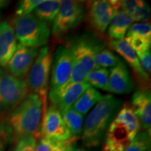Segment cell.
<instances>
[{
    "label": "cell",
    "instance_id": "20",
    "mask_svg": "<svg viewBox=\"0 0 151 151\" xmlns=\"http://www.w3.org/2000/svg\"><path fill=\"white\" fill-rule=\"evenodd\" d=\"M61 1L48 0L44 1L33 11L32 14L41 21L48 25L53 22L59 12Z\"/></svg>",
    "mask_w": 151,
    "mask_h": 151
},
{
    "label": "cell",
    "instance_id": "33",
    "mask_svg": "<svg viewBox=\"0 0 151 151\" xmlns=\"http://www.w3.org/2000/svg\"><path fill=\"white\" fill-rule=\"evenodd\" d=\"M36 141L35 151H52L54 141L45 139L39 138Z\"/></svg>",
    "mask_w": 151,
    "mask_h": 151
},
{
    "label": "cell",
    "instance_id": "29",
    "mask_svg": "<svg viewBox=\"0 0 151 151\" xmlns=\"http://www.w3.org/2000/svg\"><path fill=\"white\" fill-rule=\"evenodd\" d=\"M131 18L133 22H147L150 17V7L149 4L145 1L136 9L132 14Z\"/></svg>",
    "mask_w": 151,
    "mask_h": 151
},
{
    "label": "cell",
    "instance_id": "36",
    "mask_svg": "<svg viewBox=\"0 0 151 151\" xmlns=\"http://www.w3.org/2000/svg\"><path fill=\"white\" fill-rule=\"evenodd\" d=\"M10 4V1L7 0H0V9H4Z\"/></svg>",
    "mask_w": 151,
    "mask_h": 151
},
{
    "label": "cell",
    "instance_id": "26",
    "mask_svg": "<svg viewBox=\"0 0 151 151\" xmlns=\"http://www.w3.org/2000/svg\"><path fill=\"white\" fill-rule=\"evenodd\" d=\"M124 40L137 55L150 50L151 40H148L146 38L132 36L126 37Z\"/></svg>",
    "mask_w": 151,
    "mask_h": 151
},
{
    "label": "cell",
    "instance_id": "27",
    "mask_svg": "<svg viewBox=\"0 0 151 151\" xmlns=\"http://www.w3.org/2000/svg\"><path fill=\"white\" fill-rule=\"evenodd\" d=\"M137 36L151 40V26L149 22H137L131 25L126 37Z\"/></svg>",
    "mask_w": 151,
    "mask_h": 151
},
{
    "label": "cell",
    "instance_id": "28",
    "mask_svg": "<svg viewBox=\"0 0 151 151\" xmlns=\"http://www.w3.org/2000/svg\"><path fill=\"white\" fill-rule=\"evenodd\" d=\"M45 0H22L16 5V16H23L32 14L33 11Z\"/></svg>",
    "mask_w": 151,
    "mask_h": 151
},
{
    "label": "cell",
    "instance_id": "13",
    "mask_svg": "<svg viewBox=\"0 0 151 151\" xmlns=\"http://www.w3.org/2000/svg\"><path fill=\"white\" fill-rule=\"evenodd\" d=\"M90 87L85 81L69 84L58 91L48 92V97L51 104L62 112L72 107L79 97Z\"/></svg>",
    "mask_w": 151,
    "mask_h": 151
},
{
    "label": "cell",
    "instance_id": "4",
    "mask_svg": "<svg viewBox=\"0 0 151 151\" xmlns=\"http://www.w3.org/2000/svg\"><path fill=\"white\" fill-rule=\"evenodd\" d=\"M69 46L73 54V68L70 78L65 86L83 82L89 71L100 68L94 63V57L106 48L104 41L99 37L90 34L76 37Z\"/></svg>",
    "mask_w": 151,
    "mask_h": 151
},
{
    "label": "cell",
    "instance_id": "22",
    "mask_svg": "<svg viewBox=\"0 0 151 151\" xmlns=\"http://www.w3.org/2000/svg\"><path fill=\"white\" fill-rule=\"evenodd\" d=\"M85 82L92 88L109 92V71L106 68H98L87 73Z\"/></svg>",
    "mask_w": 151,
    "mask_h": 151
},
{
    "label": "cell",
    "instance_id": "15",
    "mask_svg": "<svg viewBox=\"0 0 151 151\" xmlns=\"http://www.w3.org/2000/svg\"><path fill=\"white\" fill-rule=\"evenodd\" d=\"M131 106L139 118L141 127L150 134L151 129V94L148 89L136 90L132 97Z\"/></svg>",
    "mask_w": 151,
    "mask_h": 151
},
{
    "label": "cell",
    "instance_id": "1",
    "mask_svg": "<svg viewBox=\"0 0 151 151\" xmlns=\"http://www.w3.org/2000/svg\"><path fill=\"white\" fill-rule=\"evenodd\" d=\"M123 104V101L105 94L90 111L83 126L81 139L86 148L99 146L113 119Z\"/></svg>",
    "mask_w": 151,
    "mask_h": 151
},
{
    "label": "cell",
    "instance_id": "9",
    "mask_svg": "<svg viewBox=\"0 0 151 151\" xmlns=\"http://www.w3.org/2000/svg\"><path fill=\"white\" fill-rule=\"evenodd\" d=\"M51 68L50 92H55L67 83L72 71L73 54L69 46L58 47Z\"/></svg>",
    "mask_w": 151,
    "mask_h": 151
},
{
    "label": "cell",
    "instance_id": "30",
    "mask_svg": "<svg viewBox=\"0 0 151 151\" xmlns=\"http://www.w3.org/2000/svg\"><path fill=\"white\" fill-rule=\"evenodd\" d=\"M36 139L33 136H24L16 141L14 151H35Z\"/></svg>",
    "mask_w": 151,
    "mask_h": 151
},
{
    "label": "cell",
    "instance_id": "32",
    "mask_svg": "<svg viewBox=\"0 0 151 151\" xmlns=\"http://www.w3.org/2000/svg\"><path fill=\"white\" fill-rule=\"evenodd\" d=\"M139 58V62H140L141 67L144 70V71L148 73H150L151 71V52L150 50H147L137 55Z\"/></svg>",
    "mask_w": 151,
    "mask_h": 151
},
{
    "label": "cell",
    "instance_id": "11",
    "mask_svg": "<svg viewBox=\"0 0 151 151\" xmlns=\"http://www.w3.org/2000/svg\"><path fill=\"white\" fill-rule=\"evenodd\" d=\"M113 14L114 11L109 1L98 0L88 2L87 20L98 37L106 31Z\"/></svg>",
    "mask_w": 151,
    "mask_h": 151
},
{
    "label": "cell",
    "instance_id": "37",
    "mask_svg": "<svg viewBox=\"0 0 151 151\" xmlns=\"http://www.w3.org/2000/svg\"><path fill=\"white\" fill-rule=\"evenodd\" d=\"M1 17H2V13H1V11H0V20L1 19Z\"/></svg>",
    "mask_w": 151,
    "mask_h": 151
},
{
    "label": "cell",
    "instance_id": "12",
    "mask_svg": "<svg viewBox=\"0 0 151 151\" xmlns=\"http://www.w3.org/2000/svg\"><path fill=\"white\" fill-rule=\"evenodd\" d=\"M39 52L38 48L24 46L18 43L16 51L6 66V71L14 76L24 78L29 73Z\"/></svg>",
    "mask_w": 151,
    "mask_h": 151
},
{
    "label": "cell",
    "instance_id": "2",
    "mask_svg": "<svg viewBox=\"0 0 151 151\" xmlns=\"http://www.w3.org/2000/svg\"><path fill=\"white\" fill-rule=\"evenodd\" d=\"M14 132V140L24 136L40 138L43 119V105L37 94L29 93L6 116Z\"/></svg>",
    "mask_w": 151,
    "mask_h": 151
},
{
    "label": "cell",
    "instance_id": "3",
    "mask_svg": "<svg viewBox=\"0 0 151 151\" xmlns=\"http://www.w3.org/2000/svg\"><path fill=\"white\" fill-rule=\"evenodd\" d=\"M141 123L131 104H122L109 126L102 151H124L141 130Z\"/></svg>",
    "mask_w": 151,
    "mask_h": 151
},
{
    "label": "cell",
    "instance_id": "16",
    "mask_svg": "<svg viewBox=\"0 0 151 151\" xmlns=\"http://www.w3.org/2000/svg\"><path fill=\"white\" fill-rule=\"evenodd\" d=\"M134 89V83L129 69L121 60L109 71V92L118 94H129Z\"/></svg>",
    "mask_w": 151,
    "mask_h": 151
},
{
    "label": "cell",
    "instance_id": "8",
    "mask_svg": "<svg viewBox=\"0 0 151 151\" xmlns=\"http://www.w3.org/2000/svg\"><path fill=\"white\" fill-rule=\"evenodd\" d=\"M85 16L86 9L81 1H61L59 12L52 24V35L56 37L65 35L78 26L84 19Z\"/></svg>",
    "mask_w": 151,
    "mask_h": 151
},
{
    "label": "cell",
    "instance_id": "31",
    "mask_svg": "<svg viewBox=\"0 0 151 151\" xmlns=\"http://www.w3.org/2000/svg\"><path fill=\"white\" fill-rule=\"evenodd\" d=\"M143 2L142 0H124L120 1V9L129 16L133 14Z\"/></svg>",
    "mask_w": 151,
    "mask_h": 151
},
{
    "label": "cell",
    "instance_id": "21",
    "mask_svg": "<svg viewBox=\"0 0 151 151\" xmlns=\"http://www.w3.org/2000/svg\"><path fill=\"white\" fill-rule=\"evenodd\" d=\"M64 122L72 137L77 138L82 133L84 116L76 112L73 107L60 112Z\"/></svg>",
    "mask_w": 151,
    "mask_h": 151
},
{
    "label": "cell",
    "instance_id": "5",
    "mask_svg": "<svg viewBox=\"0 0 151 151\" xmlns=\"http://www.w3.org/2000/svg\"><path fill=\"white\" fill-rule=\"evenodd\" d=\"M11 24L16 39L22 46L38 48L48 43L50 35L49 25L32 14L16 16Z\"/></svg>",
    "mask_w": 151,
    "mask_h": 151
},
{
    "label": "cell",
    "instance_id": "24",
    "mask_svg": "<svg viewBox=\"0 0 151 151\" xmlns=\"http://www.w3.org/2000/svg\"><path fill=\"white\" fill-rule=\"evenodd\" d=\"M14 141V132L6 116L0 115V151H4L6 147Z\"/></svg>",
    "mask_w": 151,
    "mask_h": 151
},
{
    "label": "cell",
    "instance_id": "23",
    "mask_svg": "<svg viewBox=\"0 0 151 151\" xmlns=\"http://www.w3.org/2000/svg\"><path fill=\"white\" fill-rule=\"evenodd\" d=\"M94 61L97 67L107 69V67L112 68L116 66L121 60L111 50L104 48L96 55Z\"/></svg>",
    "mask_w": 151,
    "mask_h": 151
},
{
    "label": "cell",
    "instance_id": "18",
    "mask_svg": "<svg viewBox=\"0 0 151 151\" xmlns=\"http://www.w3.org/2000/svg\"><path fill=\"white\" fill-rule=\"evenodd\" d=\"M133 20L122 10L115 11L108 27V35L111 40H122L131 27Z\"/></svg>",
    "mask_w": 151,
    "mask_h": 151
},
{
    "label": "cell",
    "instance_id": "6",
    "mask_svg": "<svg viewBox=\"0 0 151 151\" xmlns=\"http://www.w3.org/2000/svg\"><path fill=\"white\" fill-rule=\"evenodd\" d=\"M52 61V52L48 46L39 50L37 59L28 73L26 81L32 93L37 94L43 105V116L48 108L49 76Z\"/></svg>",
    "mask_w": 151,
    "mask_h": 151
},
{
    "label": "cell",
    "instance_id": "25",
    "mask_svg": "<svg viewBox=\"0 0 151 151\" xmlns=\"http://www.w3.org/2000/svg\"><path fill=\"white\" fill-rule=\"evenodd\" d=\"M150 134L147 132H141L124 151H148L150 150Z\"/></svg>",
    "mask_w": 151,
    "mask_h": 151
},
{
    "label": "cell",
    "instance_id": "35",
    "mask_svg": "<svg viewBox=\"0 0 151 151\" xmlns=\"http://www.w3.org/2000/svg\"><path fill=\"white\" fill-rule=\"evenodd\" d=\"M70 140L64 141V142H56V141H54L52 151H67V146Z\"/></svg>",
    "mask_w": 151,
    "mask_h": 151
},
{
    "label": "cell",
    "instance_id": "14",
    "mask_svg": "<svg viewBox=\"0 0 151 151\" xmlns=\"http://www.w3.org/2000/svg\"><path fill=\"white\" fill-rule=\"evenodd\" d=\"M108 45L111 49L118 52L122 58L127 62V63L133 69L135 76L137 77L138 81L143 86H148L150 78L149 75L141 67L139 58L127 43L122 40H109Z\"/></svg>",
    "mask_w": 151,
    "mask_h": 151
},
{
    "label": "cell",
    "instance_id": "10",
    "mask_svg": "<svg viewBox=\"0 0 151 151\" xmlns=\"http://www.w3.org/2000/svg\"><path fill=\"white\" fill-rule=\"evenodd\" d=\"M40 138L56 142H64L74 138L66 126L61 113L52 104L48 106L43 116Z\"/></svg>",
    "mask_w": 151,
    "mask_h": 151
},
{
    "label": "cell",
    "instance_id": "19",
    "mask_svg": "<svg viewBox=\"0 0 151 151\" xmlns=\"http://www.w3.org/2000/svg\"><path fill=\"white\" fill-rule=\"evenodd\" d=\"M102 96L97 90L90 86L73 104V109L84 116L92 107L99 102Z\"/></svg>",
    "mask_w": 151,
    "mask_h": 151
},
{
    "label": "cell",
    "instance_id": "38",
    "mask_svg": "<svg viewBox=\"0 0 151 151\" xmlns=\"http://www.w3.org/2000/svg\"><path fill=\"white\" fill-rule=\"evenodd\" d=\"M148 151H150V150H148Z\"/></svg>",
    "mask_w": 151,
    "mask_h": 151
},
{
    "label": "cell",
    "instance_id": "34",
    "mask_svg": "<svg viewBox=\"0 0 151 151\" xmlns=\"http://www.w3.org/2000/svg\"><path fill=\"white\" fill-rule=\"evenodd\" d=\"M77 138H72L67 146V151H90L85 147L78 145L76 143Z\"/></svg>",
    "mask_w": 151,
    "mask_h": 151
},
{
    "label": "cell",
    "instance_id": "7",
    "mask_svg": "<svg viewBox=\"0 0 151 151\" xmlns=\"http://www.w3.org/2000/svg\"><path fill=\"white\" fill-rule=\"evenodd\" d=\"M29 94L27 81L0 67V115L6 116Z\"/></svg>",
    "mask_w": 151,
    "mask_h": 151
},
{
    "label": "cell",
    "instance_id": "17",
    "mask_svg": "<svg viewBox=\"0 0 151 151\" xmlns=\"http://www.w3.org/2000/svg\"><path fill=\"white\" fill-rule=\"evenodd\" d=\"M17 46L12 24L6 20L0 22V67H6L16 51Z\"/></svg>",
    "mask_w": 151,
    "mask_h": 151
}]
</instances>
